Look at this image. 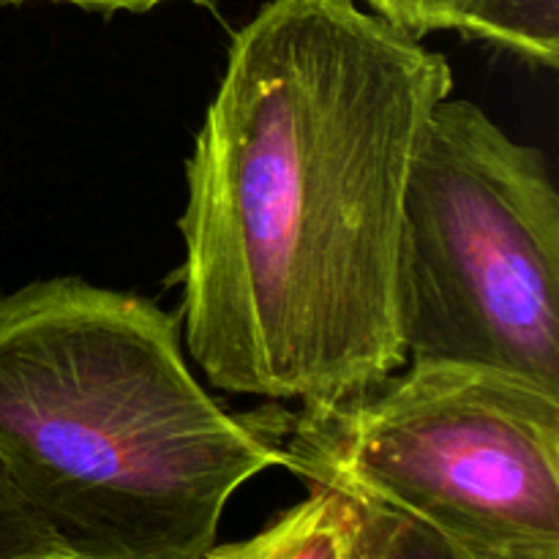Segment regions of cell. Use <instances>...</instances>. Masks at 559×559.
<instances>
[{
    "mask_svg": "<svg viewBox=\"0 0 559 559\" xmlns=\"http://www.w3.org/2000/svg\"><path fill=\"white\" fill-rule=\"evenodd\" d=\"M445 55L353 0H271L233 36L186 164L180 320L211 385L342 402L407 364L396 249Z\"/></svg>",
    "mask_w": 559,
    "mask_h": 559,
    "instance_id": "cell-1",
    "label": "cell"
},
{
    "mask_svg": "<svg viewBox=\"0 0 559 559\" xmlns=\"http://www.w3.org/2000/svg\"><path fill=\"white\" fill-rule=\"evenodd\" d=\"M282 418L224 409L153 300L74 276L0 295V464L63 559H200L282 464Z\"/></svg>",
    "mask_w": 559,
    "mask_h": 559,
    "instance_id": "cell-2",
    "label": "cell"
},
{
    "mask_svg": "<svg viewBox=\"0 0 559 559\" xmlns=\"http://www.w3.org/2000/svg\"><path fill=\"white\" fill-rule=\"evenodd\" d=\"M282 467L426 524L484 559H559V393L415 364L282 418Z\"/></svg>",
    "mask_w": 559,
    "mask_h": 559,
    "instance_id": "cell-3",
    "label": "cell"
},
{
    "mask_svg": "<svg viewBox=\"0 0 559 559\" xmlns=\"http://www.w3.org/2000/svg\"><path fill=\"white\" fill-rule=\"evenodd\" d=\"M404 358L559 393V197L549 162L445 96L409 164L396 249Z\"/></svg>",
    "mask_w": 559,
    "mask_h": 559,
    "instance_id": "cell-4",
    "label": "cell"
},
{
    "mask_svg": "<svg viewBox=\"0 0 559 559\" xmlns=\"http://www.w3.org/2000/svg\"><path fill=\"white\" fill-rule=\"evenodd\" d=\"M200 559H355V513L349 497L311 486L309 497L278 513L257 535L205 551Z\"/></svg>",
    "mask_w": 559,
    "mask_h": 559,
    "instance_id": "cell-5",
    "label": "cell"
},
{
    "mask_svg": "<svg viewBox=\"0 0 559 559\" xmlns=\"http://www.w3.org/2000/svg\"><path fill=\"white\" fill-rule=\"evenodd\" d=\"M453 31L506 47L535 66L559 60V0H459Z\"/></svg>",
    "mask_w": 559,
    "mask_h": 559,
    "instance_id": "cell-6",
    "label": "cell"
},
{
    "mask_svg": "<svg viewBox=\"0 0 559 559\" xmlns=\"http://www.w3.org/2000/svg\"><path fill=\"white\" fill-rule=\"evenodd\" d=\"M349 502L355 513V559H484L404 513L355 497Z\"/></svg>",
    "mask_w": 559,
    "mask_h": 559,
    "instance_id": "cell-7",
    "label": "cell"
},
{
    "mask_svg": "<svg viewBox=\"0 0 559 559\" xmlns=\"http://www.w3.org/2000/svg\"><path fill=\"white\" fill-rule=\"evenodd\" d=\"M0 559H63L0 464Z\"/></svg>",
    "mask_w": 559,
    "mask_h": 559,
    "instance_id": "cell-8",
    "label": "cell"
},
{
    "mask_svg": "<svg viewBox=\"0 0 559 559\" xmlns=\"http://www.w3.org/2000/svg\"><path fill=\"white\" fill-rule=\"evenodd\" d=\"M377 16L420 38L431 31H453L459 0H369Z\"/></svg>",
    "mask_w": 559,
    "mask_h": 559,
    "instance_id": "cell-9",
    "label": "cell"
},
{
    "mask_svg": "<svg viewBox=\"0 0 559 559\" xmlns=\"http://www.w3.org/2000/svg\"><path fill=\"white\" fill-rule=\"evenodd\" d=\"M55 3H71L87 11H102V14H115V11H134V14H142V11L156 9V5L167 3V0H55ZM191 3L213 5L216 0H191Z\"/></svg>",
    "mask_w": 559,
    "mask_h": 559,
    "instance_id": "cell-10",
    "label": "cell"
}]
</instances>
